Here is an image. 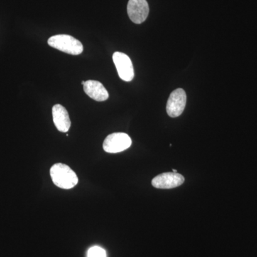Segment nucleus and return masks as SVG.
<instances>
[{"mask_svg": "<svg viewBox=\"0 0 257 257\" xmlns=\"http://www.w3.org/2000/svg\"><path fill=\"white\" fill-rule=\"evenodd\" d=\"M150 13L147 0H128L127 13L128 18L135 24L143 23Z\"/></svg>", "mask_w": 257, "mask_h": 257, "instance_id": "6", "label": "nucleus"}, {"mask_svg": "<svg viewBox=\"0 0 257 257\" xmlns=\"http://www.w3.org/2000/svg\"><path fill=\"white\" fill-rule=\"evenodd\" d=\"M184 182V177L180 174L165 172L152 179V184L157 189H169L179 187Z\"/></svg>", "mask_w": 257, "mask_h": 257, "instance_id": "7", "label": "nucleus"}, {"mask_svg": "<svg viewBox=\"0 0 257 257\" xmlns=\"http://www.w3.org/2000/svg\"><path fill=\"white\" fill-rule=\"evenodd\" d=\"M84 92L89 97L97 101H104L109 98V93L101 82L88 80L84 84Z\"/></svg>", "mask_w": 257, "mask_h": 257, "instance_id": "9", "label": "nucleus"}, {"mask_svg": "<svg viewBox=\"0 0 257 257\" xmlns=\"http://www.w3.org/2000/svg\"><path fill=\"white\" fill-rule=\"evenodd\" d=\"M174 172V173H177V171L176 170H173V172Z\"/></svg>", "mask_w": 257, "mask_h": 257, "instance_id": "11", "label": "nucleus"}, {"mask_svg": "<svg viewBox=\"0 0 257 257\" xmlns=\"http://www.w3.org/2000/svg\"><path fill=\"white\" fill-rule=\"evenodd\" d=\"M112 58L120 78L125 82H131L135 77V72L130 57L122 52H116Z\"/></svg>", "mask_w": 257, "mask_h": 257, "instance_id": "4", "label": "nucleus"}, {"mask_svg": "<svg viewBox=\"0 0 257 257\" xmlns=\"http://www.w3.org/2000/svg\"><path fill=\"white\" fill-rule=\"evenodd\" d=\"M87 257H106L105 250L100 246H94L89 248Z\"/></svg>", "mask_w": 257, "mask_h": 257, "instance_id": "10", "label": "nucleus"}, {"mask_svg": "<svg viewBox=\"0 0 257 257\" xmlns=\"http://www.w3.org/2000/svg\"><path fill=\"white\" fill-rule=\"evenodd\" d=\"M50 176L52 182L61 189H70L78 183V177L69 166L55 164L51 167Z\"/></svg>", "mask_w": 257, "mask_h": 257, "instance_id": "1", "label": "nucleus"}, {"mask_svg": "<svg viewBox=\"0 0 257 257\" xmlns=\"http://www.w3.org/2000/svg\"><path fill=\"white\" fill-rule=\"evenodd\" d=\"M187 103V94L184 89H175L171 93L167 104V114L171 117H177L182 114Z\"/></svg>", "mask_w": 257, "mask_h": 257, "instance_id": "5", "label": "nucleus"}, {"mask_svg": "<svg viewBox=\"0 0 257 257\" xmlns=\"http://www.w3.org/2000/svg\"><path fill=\"white\" fill-rule=\"evenodd\" d=\"M52 116L56 127L61 133H67L71 126L68 111L61 104H56L52 108Z\"/></svg>", "mask_w": 257, "mask_h": 257, "instance_id": "8", "label": "nucleus"}, {"mask_svg": "<svg viewBox=\"0 0 257 257\" xmlns=\"http://www.w3.org/2000/svg\"><path fill=\"white\" fill-rule=\"evenodd\" d=\"M84 83H85V82H84V81H82V84H83V85H84Z\"/></svg>", "mask_w": 257, "mask_h": 257, "instance_id": "12", "label": "nucleus"}, {"mask_svg": "<svg viewBox=\"0 0 257 257\" xmlns=\"http://www.w3.org/2000/svg\"><path fill=\"white\" fill-rule=\"evenodd\" d=\"M48 45L53 48L69 55H79L82 53L83 45L77 39L67 35H57L51 37Z\"/></svg>", "mask_w": 257, "mask_h": 257, "instance_id": "2", "label": "nucleus"}, {"mask_svg": "<svg viewBox=\"0 0 257 257\" xmlns=\"http://www.w3.org/2000/svg\"><path fill=\"white\" fill-rule=\"evenodd\" d=\"M132 145V140L125 133H113L108 135L104 143L103 149L108 153H119L130 148Z\"/></svg>", "mask_w": 257, "mask_h": 257, "instance_id": "3", "label": "nucleus"}]
</instances>
